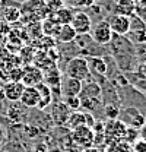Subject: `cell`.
<instances>
[{"label": "cell", "mask_w": 146, "mask_h": 152, "mask_svg": "<svg viewBox=\"0 0 146 152\" xmlns=\"http://www.w3.org/2000/svg\"><path fill=\"white\" fill-rule=\"evenodd\" d=\"M111 50L114 54V60L117 64L124 70V72H131L134 67H137V54H136V47L128 38L123 35H112L111 39Z\"/></svg>", "instance_id": "6da1fadb"}, {"label": "cell", "mask_w": 146, "mask_h": 152, "mask_svg": "<svg viewBox=\"0 0 146 152\" xmlns=\"http://www.w3.org/2000/svg\"><path fill=\"white\" fill-rule=\"evenodd\" d=\"M48 6L45 0H26L23 1L20 12V20L25 25L42 22L45 18H48Z\"/></svg>", "instance_id": "7a4b0ae2"}, {"label": "cell", "mask_w": 146, "mask_h": 152, "mask_svg": "<svg viewBox=\"0 0 146 152\" xmlns=\"http://www.w3.org/2000/svg\"><path fill=\"white\" fill-rule=\"evenodd\" d=\"M64 76L82 80V82L91 79V72H89V66H88L86 57L76 56L69 58V61L64 66Z\"/></svg>", "instance_id": "3957f363"}, {"label": "cell", "mask_w": 146, "mask_h": 152, "mask_svg": "<svg viewBox=\"0 0 146 152\" xmlns=\"http://www.w3.org/2000/svg\"><path fill=\"white\" fill-rule=\"evenodd\" d=\"M91 38L93 42H96L98 45H105L110 44L111 39H112V31H111V26H110L108 20H101L98 23H95L91 29Z\"/></svg>", "instance_id": "277c9868"}, {"label": "cell", "mask_w": 146, "mask_h": 152, "mask_svg": "<svg viewBox=\"0 0 146 152\" xmlns=\"http://www.w3.org/2000/svg\"><path fill=\"white\" fill-rule=\"evenodd\" d=\"M126 124L115 118V120H108L107 124H104V137L108 140V143L115 142V140H123L124 133H126Z\"/></svg>", "instance_id": "5b68a950"}, {"label": "cell", "mask_w": 146, "mask_h": 152, "mask_svg": "<svg viewBox=\"0 0 146 152\" xmlns=\"http://www.w3.org/2000/svg\"><path fill=\"white\" fill-rule=\"evenodd\" d=\"M118 120H121L126 126L128 127H134V129H140L145 123V117L143 114L140 113L136 107H127V108H123L120 111L118 115Z\"/></svg>", "instance_id": "8992f818"}, {"label": "cell", "mask_w": 146, "mask_h": 152, "mask_svg": "<svg viewBox=\"0 0 146 152\" xmlns=\"http://www.w3.org/2000/svg\"><path fill=\"white\" fill-rule=\"evenodd\" d=\"M44 73L34 64H23L22 66V76H20V83L23 86H36L42 83Z\"/></svg>", "instance_id": "52a82bcc"}, {"label": "cell", "mask_w": 146, "mask_h": 152, "mask_svg": "<svg viewBox=\"0 0 146 152\" xmlns=\"http://www.w3.org/2000/svg\"><path fill=\"white\" fill-rule=\"evenodd\" d=\"M70 25H72L73 29L76 31L77 35H88V34H91V29H92V19L88 13L79 10V12L73 13Z\"/></svg>", "instance_id": "ba28073f"}, {"label": "cell", "mask_w": 146, "mask_h": 152, "mask_svg": "<svg viewBox=\"0 0 146 152\" xmlns=\"http://www.w3.org/2000/svg\"><path fill=\"white\" fill-rule=\"evenodd\" d=\"M72 137L77 145H80L83 149H86V148H91L92 143H93L95 132H93L92 127L79 126V127H76V129L72 130Z\"/></svg>", "instance_id": "9c48e42d"}, {"label": "cell", "mask_w": 146, "mask_h": 152, "mask_svg": "<svg viewBox=\"0 0 146 152\" xmlns=\"http://www.w3.org/2000/svg\"><path fill=\"white\" fill-rule=\"evenodd\" d=\"M82 85H83L82 80H77V79L64 76L61 79V85H60L61 98H66V96H79L80 91H82Z\"/></svg>", "instance_id": "30bf717a"}, {"label": "cell", "mask_w": 146, "mask_h": 152, "mask_svg": "<svg viewBox=\"0 0 146 152\" xmlns=\"http://www.w3.org/2000/svg\"><path fill=\"white\" fill-rule=\"evenodd\" d=\"M110 26H111V31L112 34L115 35H123L126 37L128 32H130V18L124 16V15H114L111 16L108 20Z\"/></svg>", "instance_id": "8fae6325"}, {"label": "cell", "mask_w": 146, "mask_h": 152, "mask_svg": "<svg viewBox=\"0 0 146 152\" xmlns=\"http://www.w3.org/2000/svg\"><path fill=\"white\" fill-rule=\"evenodd\" d=\"M86 60H88V66H89L91 75L99 76V77H104V76L108 75V66H107L105 57L91 56V57H86Z\"/></svg>", "instance_id": "7c38bea8"}, {"label": "cell", "mask_w": 146, "mask_h": 152, "mask_svg": "<svg viewBox=\"0 0 146 152\" xmlns=\"http://www.w3.org/2000/svg\"><path fill=\"white\" fill-rule=\"evenodd\" d=\"M86 83L82 85V91L79 94V98H89V99H99V101H104L102 99V88L98 82L95 80H85Z\"/></svg>", "instance_id": "4fadbf2b"}, {"label": "cell", "mask_w": 146, "mask_h": 152, "mask_svg": "<svg viewBox=\"0 0 146 152\" xmlns=\"http://www.w3.org/2000/svg\"><path fill=\"white\" fill-rule=\"evenodd\" d=\"M70 110L69 107L60 99L53 104V108H51V117H53V121H54L57 126H64L69 115H70Z\"/></svg>", "instance_id": "5bb4252c"}, {"label": "cell", "mask_w": 146, "mask_h": 152, "mask_svg": "<svg viewBox=\"0 0 146 152\" xmlns=\"http://www.w3.org/2000/svg\"><path fill=\"white\" fill-rule=\"evenodd\" d=\"M44 73V79H42V82L51 89V92H54L55 89H57V92H60V85H61V73H60V69L55 66L53 69H50V70H45V72H42ZM61 95V92H60Z\"/></svg>", "instance_id": "9a60e30c"}, {"label": "cell", "mask_w": 146, "mask_h": 152, "mask_svg": "<svg viewBox=\"0 0 146 152\" xmlns=\"http://www.w3.org/2000/svg\"><path fill=\"white\" fill-rule=\"evenodd\" d=\"M25 86L20 83V82H6L3 85V94H4V98L15 102V101H19L20 99V95L23 92Z\"/></svg>", "instance_id": "2e32d148"}, {"label": "cell", "mask_w": 146, "mask_h": 152, "mask_svg": "<svg viewBox=\"0 0 146 152\" xmlns=\"http://www.w3.org/2000/svg\"><path fill=\"white\" fill-rule=\"evenodd\" d=\"M19 101L26 108H36L38 101H39V94H38L35 86H25V89H23V92L20 95Z\"/></svg>", "instance_id": "e0dca14e"}, {"label": "cell", "mask_w": 146, "mask_h": 152, "mask_svg": "<svg viewBox=\"0 0 146 152\" xmlns=\"http://www.w3.org/2000/svg\"><path fill=\"white\" fill-rule=\"evenodd\" d=\"M32 64H34L35 67H38L39 70H42V72L50 70V69H53V67L57 66V63L47 54V51H35Z\"/></svg>", "instance_id": "ac0fdd59"}, {"label": "cell", "mask_w": 146, "mask_h": 152, "mask_svg": "<svg viewBox=\"0 0 146 152\" xmlns=\"http://www.w3.org/2000/svg\"><path fill=\"white\" fill-rule=\"evenodd\" d=\"M35 88H36V91H38V94H39V101H38L36 108L38 110H45L48 105L53 104V92H51V89L44 82L39 83V85H36Z\"/></svg>", "instance_id": "d6986e66"}, {"label": "cell", "mask_w": 146, "mask_h": 152, "mask_svg": "<svg viewBox=\"0 0 146 152\" xmlns=\"http://www.w3.org/2000/svg\"><path fill=\"white\" fill-rule=\"evenodd\" d=\"M73 13H74V12H73L72 9L60 6L58 9H55L54 12H53L51 15H48V16H51L58 25H69V23L72 22Z\"/></svg>", "instance_id": "ffe728a7"}, {"label": "cell", "mask_w": 146, "mask_h": 152, "mask_svg": "<svg viewBox=\"0 0 146 152\" xmlns=\"http://www.w3.org/2000/svg\"><path fill=\"white\" fill-rule=\"evenodd\" d=\"M76 37H77L76 31L73 29L72 25L69 23V25H61V26H60V29H58L55 38H57L60 42H63V44H69V42H73Z\"/></svg>", "instance_id": "44dd1931"}, {"label": "cell", "mask_w": 146, "mask_h": 152, "mask_svg": "<svg viewBox=\"0 0 146 152\" xmlns=\"http://www.w3.org/2000/svg\"><path fill=\"white\" fill-rule=\"evenodd\" d=\"M134 9H136L134 0H117V3H115L117 15H124V16L130 18L134 13Z\"/></svg>", "instance_id": "7402d4cb"}, {"label": "cell", "mask_w": 146, "mask_h": 152, "mask_svg": "<svg viewBox=\"0 0 146 152\" xmlns=\"http://www.w3.org/2000/svg\"><path fill=\"white\" fill-rule=\"evenodd\" d=\"M60 26H61V25H58L51 16L45 18L42 22H41L42 34H44V35H48V37H53V38L57 37V32H58Z\"/></svg>", "instance_id": "603a6c76"}, {"label": "cell", "mask_w": 146, "mask_h": 152, "mask_svg": "<svg viewBox=\"0 0 146 152\" xmlns=\"http://www.w3.org/2000/svg\"><path fill=\"white\" fill-rule=\"evenodd\" d=\"M66 126H69L70 129H76L79 126H86V113H80V111H72L67 121H66Z\"/></svg>", "instance_id": "cb8c5ba5"}, {"label": "cell", "mask_w": 146, "mask_h": 152, "mask_svg": "<svg viewBox=\"0 0 146 152\" xmlns=\"http://www.w3.org/2000/svg\"><path fill=\"white\" fill-rule=\"evenodd\" d=\"M55 39L53 37H48V35H42V37L39 38V39H36L35 41V47L38 51H47V50H50V48H54L55 47Z\"/></svg>", "instance_id": "d4e9b609"}, {"label": "cell", "mask_w": 146, "mask_h": 152, "mask_svg": "<svg viewBox=\"0 0 146 152\" xmlns=\"http://www.w3.org/2000/svg\"><path fill=\"white\" fill-rule=\"evenodd\" d=\"M34 56H35V48L32 45H22V48L19 50V57L23 64H32Z\"/></svg>", "instance_id": "484cf974"}, {"label": "cell", "mask_w": 146, "mask_h": 152, "mask_svg": "<svg viewBox=\"0 0 146 152\" xmlns=\"http://www.w3.org/2000/svg\"><path fill=\"white\" fill-rule=\"evenodd\" d=\"M3 18L7 23H15L20 20V12L18 7H6L3 12Z\"/></svg>", "instance_id": "4316f807"}, {"label": "cell", "mask_w": 146, "mask_h": 152, "mask_svg": "<svg viewBox=\"0 0 146 152\" xmlns=\"http://www.w3.org/2000/svg\"><path fill=\"white\" fill-rule=\"evenodd\" d=\"M120 107L114 102H104V114L108 117L110 120H115L120 115Z\"/></svg>", "instance_id": "83f0119b"}, {"label": "cell", "mask_w": 146, "mask_h": 152, "mask_svg": "<svg viewBox=\"0 0 146 152\" xmlns=\"http://www.w3.org/2000/svg\"><path fill=\"white\" fill-rule=\"evenodd\" d=\"M130 151V143L124 140H115L111 142L107 146V152H128Z\"/></svg>", "instance_id": "f1b7e54d"}, {"label": "cell", "mask_w": 146, "mask_h": 152, "mask_svg": "<svg viewBox=\"0 0 146 152\" xmlns=\"http://www.w3.org/2000/svg\"><path fill=\"white\" fill-rule=\"evenodd\" d=\"M61 101L69 107L70 111H79L80 110V99H79V96H66Z\"/></svg>", "instance_id": "f546056e"}, {"label": "cell", "mask_w": 146, "mask_h": 152, "mask_svg": "<svg viewBox=\"0 0 146 152\" xmlns=\"http://www.w3.org/2000/svg\"><path fill=\"white\" fill-rule=\"evenodd\" d=\"M139 139V130L134 129V127H126V133H124V137L123 140L127 142V143H134L136 140Z\"/></svg>", "instance_id": "4dcf8cb0"}, {"label": "cell", "mask_w": 146, "mask_h": 152, "mask_svg": "<svg viewBox=\"0 0 146 152\" xmlns=\"http://www.w3.org/2000/svg\"><path fill=\"white\" fill-rule=\"evenodd\" d=\"M69 3L73 7H88L92 6L93 0H69Z\"/></svg>", "instance_id": "1f68e13d"}, {"label": "cell", "mask_w": 146, "mask_h": 152, "mask_svg": "<svg viewBox=\"0 0 146 152\" xmlns=\"http://www.w3.org/2000/svg\"><path fill=\"white\" fill-rule=\"evenodd\" d=\"M131 151L133 152H146V142L142 140V139H137V140L133 143Z\"/></svg>", "instance_id": "d6a6232c"}, {"label": "cell", "mask_w": 146, "mask_h": 152, "mask_svg": "<svg viewBox=\"0 0 146 152\" xmlns=\"http://www.w3.org/2000/svg\"><path fill=\"white\" fill-rule=\"evenodd\" d=\"M9 56H10L9 50H7L6 47H0V64H1V63H3Z\"/></svg>", "instance_id": "836d02e7"}, {"label": "cell", "mask_w": 146, "mask_h": 152, "mask_svg": "<svg viewBox=\"0 0 146 152\" xmlns=\"http://www.w3.org/2000/svg\"><path fill=\"white\" fill-rule=\"evenodd\" d=\"M137 73L143 80H146V63H140L137 66Z\"/></svg>", "instance_id": "e575fe53"}, {"label": "cell", "mask_w": 146, "mask_h": 152, "mask_svg": "<svg viewBox=\"0 0 146 152\" xmlns=\"http://www.w3.org/2000/svg\"><path fill=\"white\" fill-rule=\"evenodd\" d=\"M139 139H142V140L146 142V121L143 123V126L139 129Z\"/></svg>", "instance_id": "d590c367"}, {"label": "cell", "mask_w": 146, "mask_h": 152, "mask_svg": "<svg viewBox=\"0 0 146 152\" xmlns=\"http://www.w3.org/2000/svg\"><path fill=\"white\" fill-rule=\"evenodd\" d=\"M82 152H99L96 148H86V149H83Z\"/></svg>", "instance_id": "8d00e7d4"}, {"label": "cell", "mask_w": 146, "mask_h": 152, "mask_svg": "<svg viewBox=\"0 0 146 152\" xmlns=\"http://www.w3.org/2000/svg\"><path fill=\"white\" fill-rule=\"evenodd\" d=\"M3 140H4V133L1 130V127H0V145L3 143Z\"/></svg>", "instance_id": "74e56055"}, {"label": "cell", "mask_w": 146, "mask_h": 152, "mask_svg": "<svg viewBox=\"0 0 146 152\" xmlns=\"http://www.w3.org/2000/svg\"><path fill=\"white\" fill-rule=\"evenodd\" d=\"M4 98V94H3V85H0V101Z\"/></svg>", "instance_id": "f35d334b"}, {"label": "cell", "mask_w": 146, "mask_h": 152, "mask_svg": "<svg viewBox=\"0 0 146 152\" xmlns=\"http://www.w3.org/2000/svg\"><path fill=\"white\" fill-rule=\"evenodd\" d=\"M3 79V69H1V66H0V80Z\"/></svg>", "instance_id": "ab89813d"}, {"label": "cell", "mask_w": 146, "mask_h": 152, "mask_svg": "<svg viewBox=\"0 0 146 152\" xmlns=\"http://www.w3.org/2000/svg\"><path fill=\"white\" fill-rule=\"evenodd\" d=\"M3 152H9V151H3Z\"/></svg>", "instance_id": "60d3db41"}, {"label": "cell", "mask_w": 146, "mask_h": 152, "mask_svg": "<svg viewBox=\"0 0 146 152\" xmlns=\"http://www.w3.org/2000/svg\"><path fill=\"white\" fill-rule=\"evenodd\" d=\"M128 152H133V151H128Z\"/></svg>", "instance_id": "b9f144b4"}]
</instances>
